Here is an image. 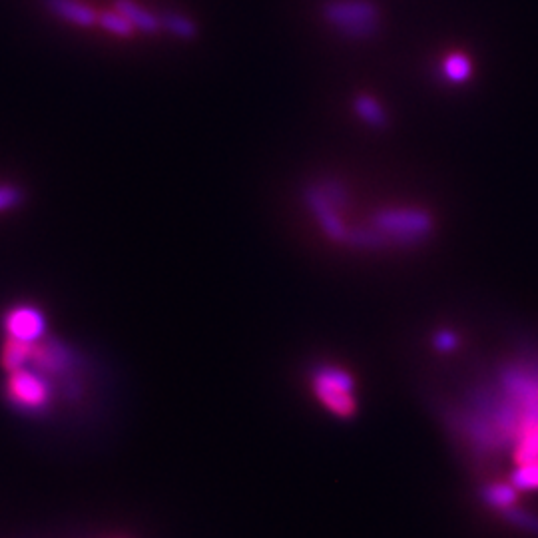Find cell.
<instances>
[{
  "label": "cell",
  "mask_w": 538,
  "mask_h": 538,
  "mask_svg": "<svg viewBox=\"0 0 538 538\" xmlns=\"http://www.w3.org/2000/svg\"><path fill=\"white\" fill-rule=\"evenodd\" d=\"M6 397L10 403L22 411L38 413L48 407L52 391L46 377L34 367L12 371L6 381Z\"/></svg>",
  "instance_id": "5b68a950"
},
{
  "label": "cell",
  "mask_w": 538,
  "mask_h": 538,
  "mask_svg": "<svg viewBox=\"0 0 538 538\" xmlns=\"http://www.w3.org/2000/svg\"><path fill=\"white\" fill-rule=\"evenodd\" d=\"M4 331L8 339L36 345L46 333V319L32 305H16L4 315Z\"/></svg>",
  "instance_id": "52a82bcc"
},
{
  "label": "cell",
  "mask_w": 538,
  "mask_h": 538,
  "mask_svg": "<svg viewBox=\"0 0 538 538\" xmlns=\"http://www.w3.org/2000/svg\"><path fill=\"white\" fill-rule=\"evenodd\" d=\"M317 186H319V190L325 194V198H327L333 206H337L339 210H345V208H347V204H349L347 188H345L339 180H335V178H327V180L317 182Z\"/></svg>",
  "instance_id": "ffe728a7"
},
{
  "label": "cell",
  "mask_w": 538,
  "mask_h": 538,
  "mask_svg": "<svg viewBox=\"0 0 538 538\" xmlns=\"http://www.w3.org/2000/svg\"><path fill=\"white\" fill-rule=\"evenodd\" d=\"M32 351H34V345L6 339L4 347H2V355H0V363L8 373L24 369V367H28V363L32 359Z\"/></svg>",
  "instance_id": "9a60e30c"
},
{
  "label": "cell",
  "mask_w": 538,
  "mask_h": 538,
  "mask_svg": "<svg viewBox=\"0 0 538 538\" xmlns=\"http://www.w3.org/2000/svg\"><path fill=\"white\" fill-rule=\"evenodd\" d=\"M114 8L128 18V22L134 26L136 32H142L148 36L162 32L158 12H152L150 8L142 6L136 0H114Z\"/></svg>",
  "instance_id": "30bf717a"
},
{
  "label": "cell",
  "mask_w": 538,
  "mask_h": 538,
  "mask_svg": "<svg viewBox=\"0 0 538 538\" xmlns=\"http://www.w3.org/2000/svg\"><path fill=\"white\" fill-rule=\"evenodd\" d=\"M24 192L14 184H0V212L14 210L22 204Z\"/></svg>",
  "instance_id": "7402d4cb"
},
{
  "label": "cell",
  "mask_w": 538,
  "mask_h": 538,
  "mask_svg": "<svg viewBox=\"0 0 538 538\" xmlns=\"http://www.w3.org/2000/svg\"><path fill=\"white\" fill-rule=\"evenodd\" d=\"M345 244L357 248V250H381L391 246V242L371 224L369 226H359V228H349Z\"/></svg>",
  "instance_id": "5bb4252c"
},
{
  "label": "cell",
  "mask_w": 538,
  "mask_h": 538,
  "mask_svg": "<svg viewBox=\"0 0 538 538\" xmlns=\"http://www.w3.org/2000/svg\"><path fill=\"white\" fill-rule=\"evenodd\" d=\"M503 519L513 525L515 529L519 531H525L527 535H533V537H538V515L535 513H529L525 509H519V507H511L507 511L501 513Z\"/></svg>",
  "instance_id": "d6986e66"
},
{
  "label": "cell",
  "mask_w": 538,
  "mask_h": 538,
  "mask_svg": "<svg viewBox=\"0 0 538 538\" xmlns=\"http://www.w3.org/2000/svg\"><path fill=\"white\" fill-rule=\"evenodd\" d=\"M44 6L48 8V12H52L56 18H60L66 24L80 26V28L98 26L100 10H96L94 6L82 0H44Z\"/></svg>",
  "instance_id": "ba28073f"
},
{
  "label": "cell",
  "mask_w": 538,
  "mask_h": 538,
  "mask_svg": "<svg viewBox=\"0 0 538 538\" xmlns=\"http://www.w3.org/2000/svg\"><path fill=\"white\" fill-rule=\"evenodd\" d=\"M449 417L483 455L511 451L515 465L538 461V353L499 365L493 383L475 385Z\"/></svg>",
  "instance_id": "6da1fadb"
},
{
  "label": "cell",
  "mask_w": 538,
  "mask_h": 538,
  "mask_svg": "<svg viewBox=\"0 0 538 538\" xmlns=\"http://www.w3.org/2000/svg\"><path fill=\"white\" fill-rule=\"evenodd\" d=\"M371 226L377 228L391 244L411 248L425 242L433 232V218L419 208H387L379 210L371 218Z\"/></svg>",
  "instance_id": "7a4b0ae2"
},
{
  "label": "cell",
  "mask_w": 538,
  "mask_h": 538,
  "mask_svg": "<svg viewBox=\"0 0 538 538\" xmlns=\"http://www.w3.org/2000/svg\"><path fill=\"white\" fill-rule=\"evenodd\" d=\"M317 401L335 417L351 419L357 413L355 381L349 371L337 365H319L311 377Z\"/></svg>",
  "instance_id": "3957f363"
},
{
  "label": "cell",
  "mask_w": 538,
  "mask_h": 538,
  "mask_svg": "<svg viewBox=\"0 0 538 538\" xmlns=\"http://www.w3.org/2000/svg\"><path fill=\"white\" fill-rule=\"evenodd\" d=\"M158 18H160L162 32L170 34L172 38H176L180 42H192L200 36V24L192 16H188L180 10L166 8V10L158 12Z\"/></svg>",
  "instance_id": "8fae6325"
},
{
  "label": "cell",
  "mask_w": 538,
  "mask_h": 538,
  "mask_svg": "<svg viewBox=\"0 0 538 538\" xmlns=\"http://www.w3.org/2000/svg\"><path fill=\"white\" fill-rule=\"evenodd\" d=\"M303 200L309 212L313 214V218L317 220L321 232L333 242H345L349 228L345 226L341 218V210L325 198V194L319 190L317 184H311L305 188Z\"/></svg>",
  "instance_id": "8992f818"
},
{
  "label": "cell",
  "mask_w": 538,
  "mask_h": 538,
  "mask_svg": "<svg viewBox=\"0 0 538 538\" xmlns=\"http://www.w3.org/2000/svg\"><path fill=\"white\" fill-rule=\"evenodd\" d=\"M441 70H443V76H445L449 82H453V84H463V82H467V80L471 78V74H473V62H471L465 54L457 52V54H451V56L445 58Z\"/></svg>",
  "instance_id": "2e32d148"
},
{
  "label": "cell",
  "mask_w": 538,
  "mask_h": 538,
  "mask_svg": "<svg viewBox=\"0 0 538 538\" xmlns=\"http://www.w3.org/2000/svg\"><path fill=\"white\" fill-rule=\"evenodd\" d=\"M353 110L365 124L373 128H385L389 122V116L383 104L369 94H357L353 100Z\"/></svg>",
  "instance_id": "4fadbf2b"
},
{
  "label": "cell",
  "mask_w": 538,
  "mask_h": 538,
  "mask_svg": "<svg viewBox=\"0 0 538 538\" xmlns=\"http://www.w3.org/2000/svg\"><path fill=\"white\" fill-rule=\"evenodd\" d=\"M30 363L42 375H60V373H66V369L70 367L72 355L64 345L56 341H46V343L34 345Z\"/></svg>",
  "instance_id": "9c48e42d"
},
{
  "label": "cell",
  "mask_w": 538,
  "mask_h": 538,
  "mask_svg": "<svg viewBox=\"0 0 538 538\" xmlns=\"http://www.w3.org/2000/svg\"><path fill=\"white\" fill-rule=\"evenodd\" d=\"M431 343L439 353H455L461 345V339L451 329H437L431 337Z\"/></svg>",
  "instance_id": "44dd1931"
},
{
  "label": "cell",
  "mask_w": 538,
  "mask_h": 538,
  "mask_svg": "<svg viewBox=\"0 0 538 538\" xmlns=\"http://www.w3.org/2000/svg\"><path fill=\"white\" fill-rule=\"evenodd\" d=\"M479 499L489 509H495V511L503 513V511H507V509H511V507L517 505L519 491L511 483H489V485L481 487Z\"/></svg>",
  "instance_id": "7c38bea8"
},
{
  "label": "cell",
  "mask_w": 538,
  "mask_h": 538,
  "mask_svg": "<svg viewBox=\"0 0 538 538\" xmlns=\"http://www.w3.org/2000/svg\"><path fill=\"white\" fill-rule=\"evenodd\" d=\"M98 26L104 28L106 32L114 34V36H120V38H130L134 36V26L128 22V18L124 14H120L116 8H110V10H100V16H98Z\"/></svg>",
  "instance_id": "e0dca14e"
},
{
  "label": "cell",
  "mask_w": 538,
  "mask_h": 538,
  "mask_svg": "<svg viewBox=\"0 0 538 538\" xmlns=\"http://www.w3.org/2000/svg\"><path fill=\"white\" fill-rule=\"evenodd\" d=\"M327 24L343 36L363 40L379 30V8L371 0H327L321 8Z\"/></svg>",
  "instance_id": "277c9868"
},
{
  "label": "cell",
  "mask_w": 538,
  "mask_h": 538,
  "mask_svg": "<svg viewBox=\"0 0 538 538\" xmlns=\"http://www.w3.org/2000/svg\"><path fill=\"white\" fill-rule=\"evenodd\" d=\"M509 483L519 491V493H531L538 491V461L515 465Z\"/></svg>",
  "instance_id": "ac0fdd59"
}]
</instances>
